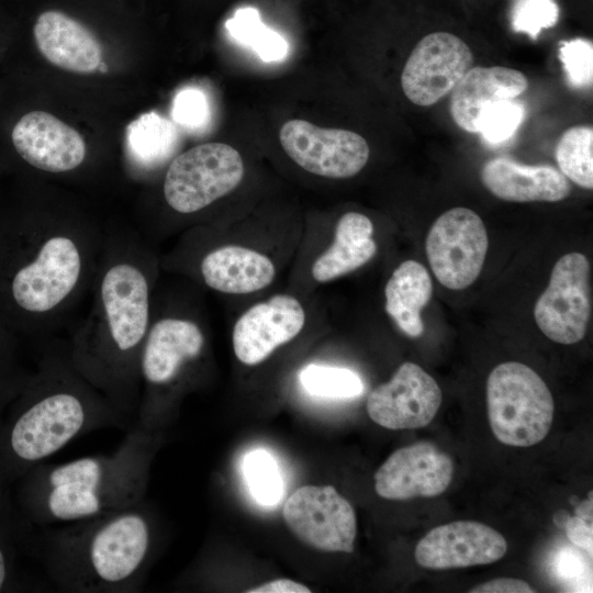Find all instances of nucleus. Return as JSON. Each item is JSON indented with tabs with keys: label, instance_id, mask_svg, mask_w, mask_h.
Returning a JSON list of instances; mask_svg holds the SVG:
<instances>
[{
	"label": "nucleus",
	"instance_id": "20",
	"mask_svg": "<svg viewBox=\"0 0 593 593\" xmlns=\"http://www.w3.org/2000/svg\"><path fill=\"white\" fill-rule=\"evenodd\" d=\"M203 283L217 292L247 294L268 287L276 268L265 254L239 245H223L208 251L199 264Z\"/></svg>",
	"mask_w": 593,
	"mask_h": 593
},
{
	"label": "nucleus",
	"instance_id": "36",
	"mask_svg": "<svg viewBox=\"0 0 593 593\" xmlns=\"http://www.w3.org/2000/svg\"><path fill=\"white\" fill-rule=\"evenodd\" d=\"M248 593H309L311 590L290 579H277L257 588L247 590Z\"/></svg>",
	"mask_w": 593,
	"mask_h": 593
},
{
	"label": "nucleus",
	"instance_id": "8",
	"mask_svg": "<svg viewBox=\"0 0 593 593\" xmlns=\"http://www.w3.org/2000/svg\"><path fill=\"white\" fill-rule=\"evenodd\" d=\"M489 247L481 217L468 208L444 212L430 226L425 249L436 279L446 288L462 290L479 277Z\"/></svg>",
	"mask_w": 593,
	"mask_h": 593
},
{
	"label": "nucleus",
	"instance_id": "3",
	"mask_svg": "<svg viewBox=\"0 0 593 593\" xmlns=\"http://www.w3.org/2000/svg\"><path fill=\"white\" fill-rule=\"evenodd\" d=\"M156 432L134 424L111 454L35 466L7 493V503L25 526L83 521L144 500Z\"/></svg>",
	"mask_w": 593,
	"mask_h": 593
},
{
	"label": "nucleus",
	"instance_id": "35",
	"mask_svg": "<svg viewBox=\"0 0 593 593\" xmlns=\"http://www.w3.org/2000/svg\"><path fill=\"white\" fill-rule=\"evenodd\" d=\"M567 536L574 545L592 553L593 529L589 521L574 516L567 523Z\"/></svg>",
	"mask_w": 593,
	"mask_h": 593
},
{
	"label": "nucleus",
	"instance_id": "1",
	"mask_svg": "<svg viewBox=\"0 0 593 593\" xmlns=\"http://www.w3.org/2000/svg\"><path fill=\"white\" fill-rule=\"evenodd\" d=\"M147 253L136 233H105L89 309L65 339L78 372L134 423L153 311Z\"/></svg>",
	"mask_w": 593,
	"mask_h": 593
},
{
	"label": "nucleus",
	"instance_id": "32",
	"mask_svg": "<svg viewBox=\"0 0 593 593\" xmlns=\"http://www.w3.org/2000/svg\"><path fill=\"white\" fill-rule=\"evenodd\" d=\"M559 8L555 0H518L512 16L515 32L536 40L542 29L556 25Z\"/></svg>",
	"mask_w": 593,
	"mask_h": 593
},
{
	"label": "nucleus",
	"instance_id": "10",
	"mask_svg": "<svg viewBox=\"0 0 593 593\" xmlns=\"http://www.w3.org/2000/svg\"><path fill=\"white\" fill-rule=\"evenodd\" d=\"M283 519L302 542L328 552H353L357 519L351 504L332 485H304L286 501Z\"/></svg>",
	"mask_w": 593,
	"mask_h": 593
},
{
	"label": "nucleus",
	"instance_id": "11",
	"mask_svg": "<svg viewBox=\"0 0 593 593\" xmlns=\"http://www.w3.org/2000/svg\"><path fill=\"white\" fill-rule=\"evenodd\" d=\"M286 154L304 170L326 178L357 175L369 159V146L359 134L342 128H324L294 119L280 128Z\"/></svg>",
	"mask_w": 593,
	"mask_h": 593
},
{
	"label": "nucleus",
	"instance_id": "19",
	"mask_svg": "<svg viewBox=\"0 0 593 593\" xmlns=\"http://www.w3.org/2000/svg\"><path fill=\"white\" fill-rule=\"evenodd\" d=\"M34 38L41 54L61 69L89 74L101 64L102 49L97 37L60 11H46L37 18Z\"/></svg>",
	"mask_w": 593,
	"mask_h": 593
},
{
	"label": "nucleus",
	"instance_id": "26",
	"mask_svg": "<svg viewBox=\"0 0 593 593\" xmlns=\"http://www.w3.org/2000/svg\"><path fill=\"white\" fill-rule=\"evenodd\" d=\"M555 156L560 171L584 189L593 188V128L573 126L560 137Z\"/></svg>",
	"mask_w": 593,
	"mask_h": 593
},
{
	"label": "nucleus",
	"instance_id": "33",
	"mask_svg": "<svg viewBox=\"0 0 593 593\" xmlns=\"http://www.w3.org/2000/svg\"><path fill=\"white\" fill-rule=\"evenodd\" d=\"M171 115L184 127L203 126L209 119V103L205 94L195 88L179 91L172 102Z\"/></svg>",
	"mask_w": 593,
	"mask_h": 593
},
{
	"label": "nucleus",
	"instance_id": "5",
	"mask_svg": "<svg viewBox=\"0 0 593 593\" xmlns=\"http://www.w3.org/2000/svg\"><path fill=\"white\" fill-rule=\"evenodd\" d=\"M205 335L193 320L176 314L154 317L139 358L141 394L135 425L156 432L161 423L167 391L188 367L201 359Z\"/></svg>",
	"mask_w": 593,
	"mask_h": 593
},
{
	"label": "nucleus",
	"instance_id": "31",
	"mask_svg": "<svg viewBox=\"0 0 593 593\" xmlns=\"http://www.w3.org/2000/svg\"><path fill=\"white\" fill-rule=\"evenodd\" d=\"M569 83L577 89L592 87L593 81V45L591 41L574 38L562 42L559 48Z\"/></svg>",
	"mask_w": 593,
	"mask_h": 593
},
{
	"label": "nucleus",
	"instance_id": "6",
	"mask_svg": "<svg viewBox=\"0 0 593 593\" xmlns=\"http://www.w3.org/2000/svg\"><path fill=\"white\" fill-rule=\"evenodd\" d=\"M486 404L492 433L508 446H534L547 436L552 424L550 390L530 367L517 361L500 363L491 371Z\"/></svg>",
	"mask_w": 593,
	"mask_h": 593
},
{
	"label": "nucleus",
	"instance_id": "4",
	"mask_svg": "<svg viewBox=\"0 0 593 593\" xmlns=\"http://www.w3.org/2000/svg\"><path fill=\"white\" fill-rule=\"evenodd\" d=\"M145 500L92 518L29 526L25 553L36 558L63 592H138L155 546Z\"/></svg>",
	"mask_w": 593,
	"mask_h": 593
},
{
	"label": "nucleus",
	"instance_id": "7",
	"mask_svg": "<svg viewBox=\"0 0 593 593\" xmlns=\"http://www.w3.org/2000/svg\"><path fill=\"white\" fill-rule=\"evenodd\" d=\"M243 176L244 163L235 148L224 143H205L171 160L163 193L174 211L192 214L233 191Z\"/></svg>",
	"mask_w": 593,
	"mask_h": 593
},
{
	"label": "nucleus",
	"instance_id": "25",
	"mask_svg": "<svg viewBox=\"0 0 593 593\" xmlns=\"http://www.w3.org/2000/svg\"><path fill=\"white\" fill-rule=\"evenodd\" d=\"M225 27L237 42L251 47L266 63L283 60L289 53V44L281 34L266 26L256 8L238 9L225 22Z\"/></svg>",
	"mask_w": 593,
	"mask_h": 593
},
{
	"label": "nucleus",
	"instance_id": "23",
	"mask_svg": "<svg viewBox=\"0 0 593 593\" xmlns=\"http://www.w3.org/2000/svg\"><path fill=\"white\" fill-rule=\"evenodd\" d=\"M433 283L426 268L415 260L401 262L385 288V311L398 327L410 337L424 332L421 312L430 300Z\"/></svg>",
	"mask_w": 593,
	"mask_h": 593
},
{
	"label": "nucleus",
	"instance_id": "2",
	"mask_svg": "<svg viewBox=\"0 0 593 593\" xmlns=\"http://www.w3.org/2000/svg\"><path fill=\"white\" fill-rule=\"evenodd\" d=\"M134 422L72 365L66 340H46L36 369L0 426V504L11 485L75 438L94 430H128Z\"/></svg>",
	"mask_w": 593,
	"mask_h": 593
},
{
	"label": "nucleus",
	"instance_id": "14",
	"mask_svg": "<svg viewBox=\"0 0 593 593\" xmlns=\"http://www.w3.org/2000/svg\"><path fill=\"white\" fill-rule=\"evenodd\" d=\"M451 458L430 441L402 447L374 474V489L387 500L404 501L444 493L454 475Z\"/></svg>",
	"mask_w": 593,
	"mask_h": 593
},
{
	"label": "nucleus",
	"instance_id": "24",
	"mask_svg": "<svg viewBox=\"0 0 593 593\" xmlns=\"http://www.w3.org/2000/svg\"><path fill=\"white\" fill-rule=\"evenodd\" d=\"M177 141L175 125L154 111L143 113L126 127L128 152L143 165L153 166L168 158Z\"/></svg>",
	"mask_w": 593,
	"mask_h": 593
},
{
	"label": "nucleus",
	"instance_id": "21",
	"mask_svg": "<svg viewBox=\"0 0 593 593\" xmlns=\"http://www.w3.org/2000/svg\"><path fill=\"white\" fill-rule=\"evenodd\" d=\"M528 88L526 76L504 66L471 67L451 90L450 115L469 133H475V120L489 102L515 99Z\"/></svg>",
	"mask_w": 593,
	"mask_h": 593
},
{
	"label": "nucleus",
	"instance_id": "16",
	"mask_svg": "<svg viewBox=\"0 0 593 593\" xmlns=\"http://www.w3.org/2000/svg\"><path fill=\"white\" fill-rule=\"evenodd\" d=\"M506 551L505 538L491 526L456 521L430 529L418 541L414 557L423 568L446 570L489 564Z\"/></svg>",
	"mask_w": 593,
	"mask_h": 593
},
{
	"label": "nucleus",
	"instance_id": "37",
	"mask_svg": "<svg viewBox=\"0 0 593 593\" xmlns=\"http://www.w3.org/2000/svg\"><path fill=\"white\" fill-rule=\"evenodd\" d=\"M577 516L582 517L586 521L592 517V500H589L581 504L577 510Z\"/></svg>",
	"mask_w": 593,
	"mask_h": 593
},
{
	"label": "nucleus",
	"instance_id": "12",
	"mask_svg": "<svg viewBox=\"0 0 593 593\" xmlns=\"http://www.w3.org/2000/svg\"><path fill=\"white\" fill-rule=\"evenodd\" d=\"M473 67V54L460 37L448 32L424 36L410 54L401 75L405 97L429 107L451 92Z\"/></svg>",
	"mask_w": 593,
	"mask_h": 593
},
{
	"label": "nucleus",
	"instance_id": "29",
	"mask_svg": "<svg viewBox=\"0 0 593 593\" xmlns=\"http://www.w3.org/2000/svg\"><path fill=\"white\" fill-rule=\"evenodd\" d=\"M525 118V108L513 99L486 103L475 120V133L489 144H501L513 136Z\"/></svg>",
	"mask_w": 593,
	"mask_h": 593
},
{
	"label": "nucleus",
	"instance_id": "34",
	"mask_svg": "<svg viewBox=\"0 0 593 593\" xmlns=\"http://www.w3.org/2000/svg\"><path fill=\"white\" fill-rule=\"evenodd\" d=\"M470 593H534L535 590L524 580L513 578H499L481 583Z\"/></svg>",
	"mask_w": 593,
	"mask_h": 593
},
{
	"label": "nucleus",
	"instance_id": "28",
	"mask_svg": "<svg viewBox=\"0 0 593 593\" xmlns=\"http://www.w3.org/2000/svg\"><path fill=\"white\" fill-rule=\"evenodd\" d=\"M243 472L251 495L261 505L277 504L283 494V483L275 458L266 450L245 456Z\"/></svg>",
	"mask_w": 593,
	"mask_h": 593
},
{
	"label": "nucleus",
	"instance_id": "9",
	"mask_svg": "<svg viewBox=\"0 0 593 593\" xmlns=\"http://www.w3.org/2000/svg\"><path fill=\"white\" fill-rule=\"evenodd\" d=\"M591 312L589 260L581 253H568L555 264L535 303V322L550 340L571 345L585 336Z\"/></svg>",
	"mask_w": 593,
	"mask_h": 593
},
{
	"label": "nucleus",
	"instance_id": "22",
	"mask_svg": "<svg viewBox=\"0 0 593 593\" xmlns=\"http://www.w3.org/2000/svg\"><path fill=\"white\" fill-rule=\"evenodd\" d=\"M370 219L358 212H347L337 221L331 246L314 261L311 273L324 283L349 273L367 264L377 253Z\"/></svg>",
	"mask_w": 593,
	"mask_h": 593
},
{
	"label": "nucleus",
	"instance_id": "18",
	"mask_svg": "<svg viewBox=\"0 0 593 593\" xmlns=\"http://www.w3.org/2000/svg\"><path fill=\"white\" fill-rule=\"evenodd\" d=\"M481 180L493 195L510 202H558L571 192L560 170L547 165L524 166L507 157L485 163Z\"/></svg>",
	"mask_w": 593,
	"mask_h": 593
},
{
	"label": "nucleus",
	"instance_id": "30",
	"mask_svg": "<svg viewBox=\"0 0 593 593\" xmlns=\"http://www.w3.org/2000/svg\"><path fill=\"white\" fill-rule=\"evenodd\" d=\"M19 550L25 552L23 527L8 507L0 505V592L15 588Z\"/></svg>",
	"mask_w": 593,
	"mask_h": 593
},
{
	"label": "nucleus",
	"instance_id": "13",
	"mask_svg": "<svg viewBox=\"0 0 593 593\" xmlns=\"http://www.w3.org/2000/svg\"><path fill=\"white\" fill-rule=\"evenodd\" d=\"M441 404L435 379L413 362L402 363L390 381L374 388L367 399L369 417L393 430L428 425Z\"/></svg>",
	"mask_w": 593,
	"mask_h": 593
},
{
	"label": "nucleus",
	"instance_id": "17",
	"mask_svg": "<svg viewBox=\"0 0 593 593\" xmlns=\"http://www.w3.org/2000/svg\"><path fill=\"white\" fill-rule=\"evenodd\" d=\"M12 142L29 165L51 174L75 170L87 153L86 143L75 128L40 110L24 114L16 122Z\"/></svg>",
	"mask_w": 593,
	"mask_h": 593
},
{
	"label": "nucleus",
	"instance_id": "15",
	"mask_svg": "<svg viewBox=\"0 0 593 593\" xmlns=\"http://www.w3.org/2000/svg\"><path fill=\"white\" fill-rule=\"evenodd\" d=\"M305 318L300 301L289 294H276L250 306L233 327L235 356L247 366L260 363L278 347L296 337Z\"/></svg>",
	"mask_w": 593,
	"mask_h": 593
},
{
	"label": "nucleus",
	"instance_id": "27",
	"mask_svg": "<svg viewBox=\"0 0 593 593\" xmlns=\"http://www.w3.org/2000/svg\"><path fill=\"white\" fill-rule=\"evenodd\" d=\"M299 380L307 393L321 398L350 399L363 391L360 376L343 367L309 365L301 370Z\"/></svg>",
	"mask_w": 593,
	"mask_h": 593
}]
</instances>
